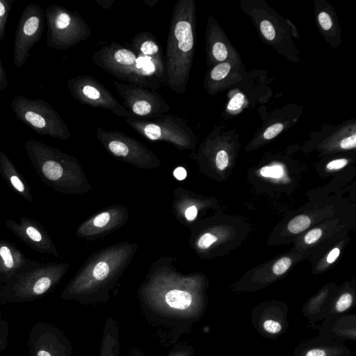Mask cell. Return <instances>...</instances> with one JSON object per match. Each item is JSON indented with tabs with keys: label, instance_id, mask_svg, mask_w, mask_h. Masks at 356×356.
<instances>
[{
	"label": "cell",
	"instance_id": "obj_26",
	"mask_svg": "<svg viewBox=\"0 0 356 356\" xmlns=\"http://www.w3.org/2000/svg\"><path fill=\"white\" fill-rule=\"evenodd\" d=\"M284 129L281 123H276L266 129L264 133V137L266 139H271L278 135Z\"/></svg>",
	"mask_w": 356,
	"mask_h": 356
},
{
	"label": "cell",
	"instance_id": "obj_29",
	"mask_svg": "<svg viewBox=\"0 0 356 356\" xmlns=\"http://www.w3.org/2000/svg\"><path fill=\"white\" fill-rule=\"evenodd\" d=\"M318 22L324 30H329L332 26L330 16L326 12H321L318 16Z\"/></svg>",
	"mask_w": 356,
	"mask_h": 356
},
{
	"label": "cell",
	"instance_id": "obj_13",
	"mask_svg": "<svg viewBox=\"0 0 356 356\" xmlns=\"http://www.w3.org/2000/svg\"><path fill=\"white\" fill-rule=\"evenodd\" d=\"M310 224L311 220L308 216L300 215L289 222L288 229L293 234H298L309 227Z\"/></svg>",
	"mask_w": 356,
	"mask_h": 356
},
{
	"label": "cell",
	"instance_id": "obj_22",
	"mask_svg": "<svg viewBox=\"0 0 356 356\" xmlns=\"http://www.w3.org/2000/svg\"><path fill=\"white\" fill-rule=\"evenodd\" d=\"M353 302L352 296L350 293H344L340 296L336 303V309L339 312H343L348 309Z\"/></svg>",
	"mask_w": 356,
	"mask_h": 356
},
{
	"label": "cell",
	"instance_id": "obj_16",
	"mask_svg": "<svg viewBox=\"0 0 356 356\" xmlns=\"http://www.w3.org/2000/svg\"><path fill=\"white\" fill-rule=\"evenodd\" d=\"M152 106L147 100L140 99L135 102L132 106V111L136 115L145 116L152 112Z\"/></svg>",
	"mask_w": 356,
	"mask_h": 356
},
{
	"label": "cell",
	"instance_id": "obj_12",
	"mask_svg": "<svg viewBox=\"0 0 356 356\" xmlns=\"http://www.w3.org/2000/svg\"><path fill=\"white\" fill-rule=\"evenodd\" d=\"M15 0H0V40L6 35V25L9 13Z\"/></svg>",
	"mask_w": 356,
	"mask_h": 356
},
{
	"label": "cell",
	"instance_id": "obj_37",
	"mask_svg": "<svg viewBox=\"0 0 356 356\" xmlns=\"http://www.w3.org/2000/svg\"><path fill=\"white\" fill-rule=\"evenodd\" d=\"M340 250L339 248H335L330 251L327 257V261L330 264L333 263L339 257Z\"/></svg>",
	"mask_w": 356,
	"mask_h": 356
},
{
	"label": "cell",
	"instance_id": "obj_3",
	"mask_svg": "<svg viewBox=\"0 0 356 356\" xmlns=\"http://www.w3.org/2000/svg\"><path fill=\"white\" fill-rule=\"evenodd\" d=\"M10 106L16 118L38 134L60 139L70 137L67 127L60 115L46 101L17 95L11 100Z\"/></svg>",
	"mask_w": 356,
	"mask_h": 356
},
{
	"label": "cell",
	"instance_id": "obj_8",
	"mask_svg": "<svg viewBox=\"0 0 356 356\" xmlns=\"http://www.w3.org/2000/svg\"><path fill=\"white\" fill-rule=\"evenodd\" d=\"M29 261L14 244L0 239V284L3 285Z\"/></svg>",
	"mask_w": 356,
	"mask_h": 356
},
{
	"label": "cell",
	"instance_id": "obj_6",
	"mask_svg": "<svg viewBox=\"0 0 356 356\" xmlns=\"http://www.w3.org/2000/svg\"><path fill=\"white\" fill-rule=\"evenodd\" d=\"M29 356H65V344L59 330L47 322L31 327L27 342Z\"/></svg>",
	"mask_w": 356,
	"mask_h": 356
},
{
	"label": "cell",
	"instance_id": "obj_25",
	"mask_svg": "<svg viewBox=\"0 0 356 356\" xmlns=\"http://www.w3.org/2000/svg\"><path fill=\"white\" fill-rule=\"evenodd\" d=\"M216 241L217 238L214 235L206 233L199 238L197 245L201 249H206Z\"/></svg>",
	"mask_w": 356,
	"mask_h": 356
},
{
	"label": "cell",
	"instance_id": "obj_33",
	"mask_svg": "<svg viewBox=\"0 0 356 356\" xmlns=\"http://www.w3.org/2000/svg\"><path fill=\"white\" fill-rule=\"evenodd\" d=\"M340 146L341 148L346 149L355 148L356 146L355 134L343 138L340 143Z\"/></svg>",
	"mask_w": 356,
	"mask_h": 356
},
{
	"label": "cell",
	"instance_id": "obj_40",
	"mask_svg": "<svg viewBox=\"0 0 356 356\" xmlns=\"http://www.w3.org/2000/svg\"><path fill=\"white\" fill-rule=\"evenodd\" d=\"M1 286V284H0V287Z\"/></svg>",
	"mask_w": 356,
	"mask_h": 356
},
{
	"label": "cell",
	"instance_id": "obj_30",
	"mask_svg": "<svg viewBox=\"0 0 356 356\" xmlns=\"http://www.w3.org/2000/svg\"><path fill=\"white\" fill-rule=\"evenodd\" d=\"M322 235V230L318 228L309 231L305 236V242L307 244H312L317 241Z\"/></svg>",
	"mask_w": 356,
	"mask_h": 356
},
{
	"label": "cell",
	"instance_id": "obj_34",
	"mask_svg": "<svg viewBox=\"0 0 356 356\" xmlns=\"http://www.w3.org/2000/svg\"><path fill=\"white\" fill-rule=\"evenodd\" d=\"M348 163V161L345 159H339L330 161L327 165L328 170H337L343 168Z\"/></svg>",
	"mask_w": 356,
	"mask_h": 356
},
{
	"label": "cell",
	"instance_id": "obj_18",
	"mask_svg": "<svg viewBox=\"0 0 356 356\" xmlns=\"http://www.w3.org/2000/svg\"><path fill=\"white\" fill-rule=\"evenodd\" d=\"M109 272L108 266L106 262H99L94 268L92 271L93 277L97 280H103L105 279Z\"/></svg>",
	"mask_w": 356,
	"mask_h": 356
},
{
	"label": "cell",
	"instance_id": "obj_36",
	"mask_svg": "<svg viewBox=\"0 0 356 356\" xmlns=\"http://www.w3.org/2000/svg\"><path fill=\"white\" fill-rule=\"evenodd\" d=\"M197 210L196 207L191 206L186 209L185 212V216L188 220H193L197 216Z\"/></svg>",
	"mask_w": 356,
	"mask_h": 356
},
{
	"label": "cell",
	"instance_id": "obj_21",
	"mask_svg": "<svg viewBox=\"0 0 356 356\" xmlns=\"http://www.w3.org/2000/svg\"><path fill=\"white\" fill-rule=\"evenodd\" d=\"M261 31L264 38L268 40H272L275 37V31L272 24L267 20H263L260 24Z\"/></svg>",
	"mask_w": 356,
	"mask_h": 356
},
{
	"label": "cell",
	"instance_id": "obj_7",
	"mask_svg": "<svg viewBox=\"0 0 356 356\" xmlns=\"http://www.w3.org/2000/svg\"><path fill=\"white\" fill-rule=\"evenodd\" d=\"M6 226L35 251L57 256L56 248L44 227L38 221L22 216L19 222L8 219Z\"/></svg>",
	"mask_w": 356,
	"mask_h": 356
},
{
	"label": "cell",
	"instance_id": "obj_20",
	"mask_svg": "<svg viewBox=\"0 0 356 356\" xmlns=\"http://www.w3.org/2000/svg\"><path fill=\"white\" fill-rule=\"evenodd\" d=\"M291 261L289 257H283L275 262L273 267V273L277 275L284 273L290 267Z\"/></svg>",
	"mask_w": 356,
	"mask_h": 356
},
{
	"label": "cell",
	"instance_id": "obj_19",
	"mask_svg": "<svg viewBox=\"0 0 356 356\" xmlns=\"http://www.w3.org/2000/svg\"><path fill=\"white\" fill-rule=\"evenodd\" d=\"M212 54L217 60L224 61L227 56V47L222 42H216L212 48Z\"/></svg>",
	"mask_w": 356,
	"mask_h": 356
},
{
	"label": "cell",
	"instance_id": "obj_32",
	"mask_svg": "<svg viewBox=\"0 0 356 356\" xmlns=\"http://www.w3.org/2000/svg\"><path fill=\"white\" fill-rule=\"evenodd\" d=\"M110 220V214L107 212H104L97 216L93 220L95 226L102 227L106 225Z\"/></svg>",
	"mask_w": 356,
	"mask_h": 356
},
{
	"label": "cell",
	"instance_id": "obj_17",
	"mask_svg": "<svg viewBox=\"0 0 356 356\" xmlns=\"http://www.w3.org/2000/svg\"><path fill=\"white\" fill-rule=\"evenodd\" d=\"M110 151L115 156H125L129 153L127 145L120 140H112L108 143Z\"/></svg>",
	"mask_w": 356,
	"mask_h": 356
},
{
	"label": "cell",
	"instance_id": "obj_35",
	"mask_svg": "<svg viewBox=\"0 0 356 356\" xmlns=\"http://www.w3.org/2000/svg\"><path fill=\"white\" fill-rule=\"evenodd\" d=\"M8 85L6 71L3 68L2 61L0 57V91L5 90Z\"/></svg>",
	"mask_w": 356,
	"mask_h": 356
},
{
	"label": "cell",
	"instance_id": "obj_31",
	"mask_svg": "<svg viewBox=\"0 0 356 356\" xmlns=\"http://www.w3.org/2000/svg\"><path fill=\"white\" fill-rule=\"evenodd\" d=\"M263 326L266 331L272 334L278 333L282 329L281 325L273 320H266Z\"/></svg>",
	"mask_w": 356,
	"mask_h": 356
},
{
	"label": "cell",
	"instance_id": "obj_39",
	"mask_svg": "<svg viewBox=\"0 0 356 356\" xmlns=\"http://www.w3.org/2000/svg\"><path fill=\"white\" fill-rule=\"evenodd\" d=\"M305 356H326V353L321 349H312L309 350Z\"/></svg>",
	"mask_w": 356,
	"mask_h": 356
},
{
	"label": "cell",
	"instance_id": "obj_5",
	"mask_svg": "<svg viewBox=\"0 0 356 356\" xmlns=\"http://www.w3.org/2000/svg\"><path fill=\"white\" fill-rule=\"evenodd\" d=\"M44 13L48 47L63 50L81 38V23L73 13L57 5L48 6Z\"/></svg>",
	"mask_w": 356,
	"mask_h": 356
},
{
	"label": "cell",
	"instance_id": "obj_27",
	"mask_svg": "<svg viewBox=\"0 0 356 356\" xmlns=\"http://www.w3.org/2000/svg\"><path fill=\"white\" fill-rule=\"evenodd\" d=\"M245 97L243 94L237 93L234 97L232 98L227 105V108L229 111L238 110L243 104Z\"/></svg>",
	"mask_w": 356,
	"mask_h": 356
},
{
	"label": "cell",
	"instance_id": "obj_11",
	"mask_svg": "<svg viewBox=\"0 0 356 356\" xmlns=\"http://www.w3.org/2000/svg\"><path fill=\"white\" fill-rule=\"evenodd\" d=\"M113 59L117 65L126 67L127 70H129L131 65L138 64L141 62H138L136 55L131 51L127 49H118L113 54Z\"/></svg>",
	"mask_w": 356,
	"mask_h": 356
},
{
	"label": "cell",
	"instance_id": "obj_15",
	"mask_svg": "<svg viewBox=\"0 0 356 356\" xmlns=\"http://www.w3.org/2000/svg\"><path fill=\"white\" fill-rule=\"evenodd\" d=\"M231 66L228 63H221L216 65L211 72L212 79L219 81L224 79L229 72Z\"/></svg>",
	"mask_w": 356,
	"mask_h": 356
},
{
	"label": "cell",
	"instance_id": "obj_1",
	"mask_svg": "<svg viewBox=\"0 0 356 356\" xmlns=\"http://www.w3.org/2000/svg\"><path fill=\"white\" fill-rule=\"evenodd\" d=\"M63 271L62 265L30 259L0 287V305L43 298L54 289Z\"/></svg>",
	"mask_w": 356,
	"mask_h": 356
},
{
	"label": "cell",
	"instance_id": "obj_14",
	"mask_svg": "<svg viewBox=\"0 0 356 356\" xmlns=\"http://www.w3.org/2000/svg\"><path fill=\"white\" fill-rule=\"evenodd\" d=\"M8 334V322L0 314V353L7 348Z\"/></svg>",
	"mask_w": 356,
	"mask_h": 356
},
{
	"label": "cell",
	"instance_id": "obj_38",
	"mask_svg": "<svg viewBox=\"0 0 356 356\" xmlns=\"http://www.w3.org/2000/svg\"><path fill=\"white\" fill-rule=\"evenodd\" d=\"M186 170L182 167H178L174 171V176L178 179V180H183L186 177Z\"/></svg>",
	"mask_w": 356,
	"mask_h": 356
},
{
	"label": "cell",
	"instance_id": "obj_9",
	"mask_svg": "<svg viewBox=\"0 0 356 356\" xmlns=\"http://www.w3.org/2000/svg\"><path fill=\"white\" fill-rule=\"evenodd\" d=\"M0 174L8 186L23 199L32 202L33 197L30 186L24 176L15 166L10 159L0 149Z\"/></svg>",
	"mask_w": 356,
	"mask_h": 356
},
{
	"label": "cell",
	"instance_id": "obj_28",
	"mask_svg": "<svg viewBox=\"0 0 356 356\" xmlns=\"http://www.w3.org/2000/svg\"><path fill=\"white\" fill-rule=\"evenodd\" d=\"M216 166L219 170H224L227 166L229 163V157L227 153L224 150L219 151L216 154Z\"/></svg>",
	"mask_w": 356,
	"mask_h": 356
},
{
	"label": "cell",
	"instance_id": "obj_10",
	"mask_svg": "<svg viewBox=\"0 0 356 356\" xmlns=\"http://www.w3.org/2000/svg\"><path fill=\"white\" fill-rule=\"evenodd\" d=\"M165 300L167 304L172 308L185 309L191 304L192 296L187 291L175 289L166 293Z\"/></svg>",
	"mask_w": 356,
	"mask_h": 356
},
{
	"label": "cell",
	"instance_id": "obj_4",
	"mask_svg": "<svg viewBox=\"0 0 356 356\" xmlns=\"http://www.w3.org/2000/svg\"><path fill=\"white\" fill-rule=\"evenodd\" d=\"M44 13L40 5L28 3L19 20L15 31L13 63L22 67L29 56V51L39 42L44 30Z\"/></svg>",
	"mask_w": 356,
	"mask_h": 356
},
{
	"label": "cell",
	"instance_id": "obj_2",
	"mask_svg": "<svg viewBox=\"0 0 356 356\" xmlns=\"http://www.w3.org/2000/svg\"><path fill=\"white\" fill-rule=\"evenodd\" d=\"M194 45L193 26L184 11L175 18L169 35L167 57L169 85L182 92L187 82Z\"/></svg>",
	"mask_w": 356,
	"mask_h": 356
},
{
	"label": "cell",
	"instance_id": "obj_24",
	"mask_svg": "<svg viewBox=\"0 0 356 356\" xmlns=\"http://www.w3.org/2000/svg\"><path fill=\"white\" fill-rule=\"evenodd\" d=\"M261 174L264 177L277 178L282 176V170L278 166L264 167L261 169Z\"/></svg>",
	"mask_w": 356,
	"mask_h": 356
},
{
	"label": "cell",
	"instance_id": "obj_23",
	"mask_svg": "<svg viewBox=\"0 0 356 356\" xmlns=\"http://www.w3.org/2000/svg\"><path fill=\"white\" fill-rule=\"evenodd\" d=\"M140 51L145 56H153L159 52V47L154 42L147 40L141 44Z\"/></svg>",
	"mask_w": 356,
	"mask_h": 356
}]
</instances>
